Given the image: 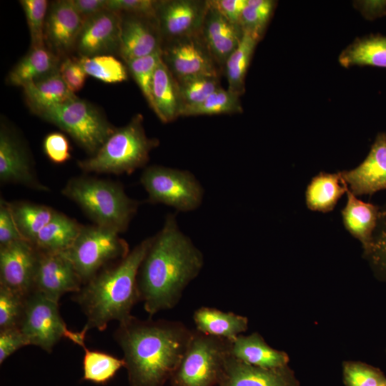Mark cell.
Wrapping results in <instances>:
<instances>
[{"mask_svg": "<svg viewBox=\"0 0 386 386\" xmlns=\"http://www.w3.org/2000/svg\"><path fill=\"white\" fill-rule=\"evenodd\" d=\"M204 264L203 253L181 231L176 214H168L152 237L137 274L139 299L149 317L176 307Z\"/></svg>", "mask_w": 386, "mask_h": 386, "instance_id": "6da1fadb", "label": "cell"}, {"mask_svg": "<svg viewBox=\"0 0 386 386\" xmlns=\"http://www.w3.org/2000/svg\"><path fill=\"white\" fill-rule=\"evenodd\" d=\"M194 330L181 321L140 320L119 323L114 338L121 347L130 386H164L178 367Z\"/></svg>", "mask_w": 386, "mask_h": 386, "instance_id": "7a4b0ae2", "label": "cell"}, {"mask_svg": "<svg viewBox=\"0 0 386 386\" xmlns=\"http://www.w3.org/2000/svg\"><path fill=\"white\" fill-rule=\"evenodd\" d=\"M152 241V237L142 240L124 258L101 269L75 293L74 299L86 317L81 331H103L111 321L121 323L132 316L133 307L140 301L138 271Z\"/></svg>", "mask_w": 386, "mask_h": 386, "instance_id": "3957f363", "label": "cell"}, {"mask_svg": "<svg viewBox=\"0 0 386 386\" xmlns=\"http://www.w3.org/2000/svg\"><path fill=\"white\" fill-rule=\"evenodd\" d=\"M61 193L78 204L95 222L118 233L125 232L139 202L126 194L119 183L91 177L70 179Z\"/></svg>", "mask_w": 386, "mask_h": 386, "instance_id": "277c9868", "label": "cell"}, {"mask_svg": "<svg viewBox=\"0 0 386 386\" xmlns=\"http://www.w3.org/2000/svg\"><path fill=\"white\" fill-rule=\"evenodd\" d=\"M158 145L157 139L147 136L143 117L137 114L115 129L97 152L79 161L78 166L86 172L129 174L146 165L150 152Z\"/></svg>", "mask_w": 386, "mask_h": 386, "instance_id": "5b68a950", "label": "cell"}, {"mask_svg": "<svg viewBox=\"0 0 386 386\" xmlns=\"http://www.w3.org/2000/svg\"><path fill=\"white\" fill-rule=\"evenodd\" d=\"M232 341L195 329L188 347L170 379L172 386H217L231 355Z\"/></svg>", "mask_w": 386, "mask_h": 386, "instance_id": "8992f818", "label": "cell"}, {"mask_svg": "<svg viewBox=\"0 0 386 386\" xmlns=\"http://www.w3.org/2000/svg\"><path fill=\"white\" fill-rule=\"evenodd\" d=\"M34 112L66 132L91 154L115 129L97 108L78 97Z\"/></svg>", "mask_w": 386, "mask_h": 386, "instance_id": "52a82bcc", "label": "cell"}, {"mask_svg": "<svg viewBox=\"0 0 386 386\" xmlns=\"http://www.w3.org/2000/svg\"><path fill=\"white\" fill-rule=\"evenodd\" d=\"M129 252L128 243L119 233L94 224L82 226L72 245L63 252L84 284L107 263L124 258Z\"/></svg>", "mask_w": 386, "mask_h": 386, "instance_id": "ba28073f", "label": "cell"}, {"mask_svg": "<svg viewBox=\"0 0 386 386\" xmlns=\"http://www.w3.org/2000/svg\"><path fill=\"white\" fill-rule=\"evenodd\" d=\"M140 183L148 194V202L163 204L178 212L197 209L202 203L204 190L188 170L152 165L146 167Z\"/></svg>", "mask_w": 386, "mask_h": 386, "instance_id": "9c48e42d", "label": "cell"}, {"mask_svg": "<svg viewBox=\"0 0 386 386\" xmlns=\"http://www.w3.org/2000/svg\"><path fill=\"white\" fill-rule=\"evenodd\" d=\"M19 328L29 345L51 352L69 332L59 310V302L33 291L26 297Z\"/></svg>", "mask_w": 386, "mask_h": 386, "instance_id": "30bf717a", "label": "cell"}, {"mask_svg": "<svg viewBox=\"0 0 386 386\" xmlns=\"http://www.w3.org/2000/svg\"><path fill=\"white\" fill-rule=\"evenodd\" d=\"M162 60L176 79L208 76L219 77V67L199 34L167 43Z\"/></svg>", "mask_w": 386, "mask_h": 386, "instance_id": "8fae6325", "label": "cell"}, {"mask_svg": "<svg viewBox=\"0 0 386 386\" xmlns=\"http://www.w3.org/2000/svg\"><path fill=\"white\" fill-rule=\"evenodd\" d=\"M39 255L25 239L0 246V285L27 297L34 289Z\"/></svg>", "mask_w": 386, "mask_h": 386, "instance_id": "7c38bea8", "label": "cell"}, {"mask_svg": "<svg viewBox=\"0 0 386 386\" xmlns=\"http://www.w3.org/2000/svg\"><path fill=\"white\" fill-rule=\"evenodd\" d=\"M39 252L34 291L59 302L64 294L81 290L83 282L64 252Z\"/></svg>", "mask_w": 386, "mask_h": 386, "instance_id": "4fadbf2b", "label": "cell"}, {"mask_svg": "<svg viewBox=\"0 0 386 386\" xmlns=\"http://www.w3.org/2000/svg\"><path fill=\"white\" fill-rule=\"evenodd\" d=\"M207 8L206 1H159L156 19L162 40L199 34Z\"/></svg>", "mask_w": 386, "mask_h": 386, "instance_id": "5bb4252c", "label": "cell"}, {"mask_svg": "<svg viewBox=\"0 0 386 386\" xmlns=\"http://www.w3.org/2000/svg\"><path fill=\"white\" fill-rule=\"evenodd\" d=\"M121 13L104 10L84 20L75 48L81 56H94L119 49Z\"/></svg>", "mask_w": 386, "mask_h": 386, "instance_id": "9a60e30c", "label": "cell"}, {"mask_svg": "<svg viewBox=\"0 0 386 386\" xmlns=\"http://www.w3.org/2000/svg\"><path fill=\"white\" fill-rule=\"evenodd\" d=\"M0 180L48 191L34 174L31 159L19 137L1 124L0 129Z\"/></svg>", "mask_w": 386, "mask_h": 386, "instance_id": "2e32d148", "label": "cell"}, {"mask_svg": "<svg viewBox=\"0 0 386 386\" xmlns=\"http://www.w3.org/2000/svg\"><path fill=\"white\" fill-rule=\"evenodd\" d=\"M355 196L372 194L386 189V132L379 133L370 150L357 167L339 172Z\"/></svg>", "mask_w": 386, "mask_h": 386, "instance_id": "e0dca14e", "label": "cell"}, {"mask_svg": "<svg viewBox=\"0 0 386 386\" xmlns=\"http://www.w3.org/2000/svg\"><path fill=\"white\" fill-rule=\"evenodd\" d=\"M84 19L71 0L51 3L46 18L44 39L54 54H64L75 48Z\"/></svg>", "mask_w": 386, "mask_h": 386, "instance_id": "ac0fdd59", "label": "cell"}, {"mask_svg": "<svg viewBox=\"0 0 386 386\" xmlns=\"http://www.w3.org/2000/svg\"><path fill=\"white\" fill-rule=\"evenodd\" d=\"M122 19L119 51L126 62L162 50V38L156 19L127 14Z\"/></svg>", "mask_w": 386, "mask_h": 386, "instance_id": "d6986e66", "label": "cell"}, {"mask_svg": "<svg viewBox=\"0 0 386 386\" xmlns=\"http://www.w3.org/2000/svg\"><path fill=\"white\" fill-rule=\"evenodd\" d=\"M217 386H297V382L287 366L262 368L245 363L230 355Z\"/></svg>", "mask_w": 386, "mask_h": 386, "instance_id": "ffe728a7", "label": "cell"}, {"mask_svg": "<svg viewBox=\"0 0 386 386\" xmlns=\"http://www.w3.org/2000/svg\"><path fill=\"white\" fill-rule=\"evenodd\" d=\"M207 6L199 34L218 66L224 67L228 57L239 46L243 31L207 3Z\"/></svg>", "mask_w": 386, "mask_h": 386, "instance_id": "44dd1931", "label": "cell"}, {"mask_svg": "<svg viewBox=\"0 0 386 386\" xmlns=\"http://www.w3.org/2000/svg\"><path fill=\"white\" fill-rule=\"evenodd\" d=\"M231 355L245 363L262 368L287 366L286 352L270 347L257 332L240 335L232 341Z\"/></svg>", "mask_w": 386, "mask_h": 386, "instance_id": "7402d4cb", "label": "cell"}, {"mask_svg": "<svg viewBox=\"0 0 386 386\" xmlns=\"http://www.w3.org/2000/svg\"><path fill=\"white\" fill-rule=\"evenodd\" d=\"M152 95V110L162 122H172L180 116L182 107L177 82L162 59L154 71Z\"/></svg>", "mask_w": 386, "mask_h": 386, "instance_id": "603a6c76", "label": "cell"}, {"mask_svg": "<svg viewBox=\"0 0 386 386\" xmlns=\"http://www.w3.org/2000/svg\"><path fill=\"white\" fill-rule=\"evenodd\" d=\"M195 330L205 335L234 340L248 329L247 317L215 307H201L193 314Z\"/></svg>", "mask_w": 386, "mask_h": 386, "instance_id": "cb8c5ba5", "label": "cell"}, {"mask_svg": "<svg viewBox=\"0 0 386 386\" xmlns=\"http://www.w3.org/2000/svg\"><path fill=\"white\" fill-rule=\"evenodd\" d=\"M346 205L342 210L345 229L358 239L364 250L370 245L375 229L380 208L357 198L347 188Z\"/></svg>", "mask_w": 386, "mask_h": 386, "instance_id": "d4e9b609", "label": "cell"}, {"mask_svg": "<svg viewBox=\"0 0 386 386\" xmlns=\"http://www.w3.org/2000/svg\"><path fill=\"white\" fill-rule=\"evenodd\" d=\"M82 226L66 215L56 212L43 227L32 244L42 252L66 251L78 237Z\"/></svg>", "mask_w": 386, "mask_h": 386, "instance_id": "484cf974", "label": "cell"}, {"mask_svg": "<svg viewBox=\"0 0 386 386\" xmlns=\"http://www.w3.org/2000/svg\"><path fill=\"white\" fill-rule=\"evenodd\" d=\"M26 101L33 112L69 102L77 96L71 91L59 69L23 86Z\"/></svg>", "mask_w": 386, "mask_h": 386, "instance_id": "4316f807", "label": "cell"}, {"mask_svg": "<svg viewBox=\"0 0 386 386\" xmlns=\"http://www.w3.org/2000/svg\"><path fill=\"white\" fill-rule=\"evenodd\" d=\"M56 54L45 46L31 48L13 68L7 76V82L24 86L59 69Z\"/></svg>", "mask_w": 386, "mask_h": 386, "instance_id": "83f0119b", "label": "cell"}, {"mask_svg": "<svg viewBox=\"0 0 386 386\" xmlns=\"http://www.w3.org/2000/svg\"><path fill=\"white\" fill-rule=\"evenodd\" d=\"M347 188L339 172H320L312 179L307 187V207L312 211L331 212Z\"/></svg>", "mask_w": 386, "mask_h": 386, "instance_id": "f1b7e54d", "label": "cell"}, {"mask_svg": "<svg viewBox=\"0 0 386 386\" xmlns=\"http://www.w3.org/2000/svg\"><path fill=\"white\" fill-rule=\"evenodd\" d=\"M344 67L370 66L386 69V36L370 34L356 39L339 56Z\"/></svg>", "mask_w": 386, "mask_h": 386, "instance_id": "f546056e", "label": "cell"}, {"mask_svg": "<svg viewBox=\"0 0 386 386\" xmlns=\"http://www.w3.org/2000/svg\"><path fill=\"white\" fill-rule=\"evenodd\" d=\"M258 39L248 32L243 36L237 48L231 54L224 64L228 82L227 89L240 96L245 91V77Z\"/></svg>", "mask_w": 386, "mask_h": 386, "instance_id": "4dcf8cb0", "label": "cell"}, {"mask_svg": "<svg viewBox=\"0 0 386 386\" xmlns=\"http://www.w3.org/2000/svg\"><path fill=\"white\" fill-rule=\"evenodd\" d=\"M10 204L21 234L31 244L56 212L49 207L31 202H19Z\"/></svg>", "mask_w": 386, "mask_h": 386, "instance_id": "1f68e13d", "label": "cell"}, {"mask_svg": "<svg viewBox=\"0 0 386 386\" xmlns=\"http://www.w3.org/2000/svg\"><path fill=\"white\" fill-rule=\"evenodd\" d=\"M78 345L84 350L83 358V379L96 384H106L122 367H125L124 360L112 355L88 349L84 340Z\"/></svg>", "mask_w": 386, "mask_h": 386, "instance_id": "d6a6232c", "label": "cell"}, {"mask_svg": "<svg viewBox=\"0 0 386 386\" xmlns=\"http://www.w3.org/2000/svg\"><path fill=\"white\" fill-rule=\"evenodd\" d=\"M239 96L220 87L202 102L184 108L180 116L214 115L242 113Z\"/></svg>", "mask_w": 386, "mask_h": 386, "instance_id": "836d02e7", "label": "cell"}, {"mask_svg": "<svg viewBox=\"0 0 386 386\" xmlns=\"http://www.w3.org/2000/svg\"><path fill=\"white\" fill-rule=\"evenodd\" d=\"M87 75L107 84H114L127 79L124 64L112 55L81 56L77 59Z\"/></svg>", "mask_w": 386, "mask_h": 386, "instance_id": "e575fe53", "label": "cell"}, {"mask_svg": "<svg viewBox=\"0 0 386 386\" xmlns=\"http://www.w3.org/2000/svg\"><path fill=\"white\" fill-rule=\"evenodd\" d=\"M176 80L182 110L202 102L221 87L218 76H197Z\"/></svg>", "mask_w": 386, "mask_h": 386, "instance_id": "d590c367", "label": "cell"}, {"mask_svg": "<svg viewBox=\"0 0 386 386\" xmlns=\"http://www.w3.org/2000/svg\"><path fill=\"white\" fill-rule=\"evenodd\" d=\"M276 2L272 0H247L242 13L239 25L259 41L273 14Z\"/></svg>", "mask_w": 386, "mask_h": 386, "instance_id": "8d00e7d4", "label": "cell"}, {"mask_svg": "<svg viewBox=\"0 0 386 386\" xmlns=\"http://www.w3.org/2000/svg\"><path fill=\"white\" fill-rule=\"evenodd\" d=\"M162 59V50L150 55L127 61L134 79L152 109V86L155 69Z\"/></svg>", "mask_w": 386, "mask_h": 386, "instance_id": "74e56055", "label": "cell"}, {"mask_svg": "<svg viewBox=\"0 0 386 386\" xmlns=\"http://www.w3.org/2000/svg\"><path fill=\"white\" fill-rule=\"evenodd\" d=\"M28 24L31 48H40L45 45L44 27L49 10L46 0H21Z\"/></svg>", "mask_w": 386, "mask_h": 386, "instance_id": "f35d334b", "label": "cell"}, {"mask_svg": "<svg viewBox=\"0 0 386 386\" xmlns=\"http://www.w3.org/2000/svg\"><path fill=\"white\" fill-rule=\"evenodd\" d=\"M364 253L375 270L386 279V205L380 209L372 241Z\"/></svg>", "mask_w": 386, "mask_h": 386, "instance_id": "ab89813d", "label": "cell"}, {"mask_svg": "<svg viewBox=\"0 0 386 386\" xmlns=\"http://www.w3.org/2000/svg\"><path fill=\"white\" fill-rule=\"evenodd\" d=\"M26 297L0 285V330L19 327Z\"/></svg>", "mask_w": 386, "mask_h": 386, "instance_id": "60d3db41", "label": "cell"}, {"mask_svg": "<svg viewBox=\"0 0 386 386\" xmlns=\"http://www.w3.org/2000/svg\"><path fill=\"white\" fill-rule=\"evenodd\" d=\"M346 386H379L385 379L382 371L360 362H347L343 365Z\"/></svg>", "mask_w": 386, "mask_h": 386, "instance_id": "b9f144b4", "label": "cell"}, {"mask_svg": "<svg viewBox=\"0 0 386 386\" xmlns=\"http://www.w3.org/2000/svg\"><path fill=\"white\" fill-rule=\"evenodd\" d=\"M159 4L153 0H108L107 9L156 19Z\"/></svg>", "mask_w": 386, "mask_h": 386, "instance_id": "7bdbcfd3", "label": "cell"}, {"mask_svg": "<svg viewBox=\"0 0 386 386\" xmlns=\"http://www.w3.org/2000/svg\"><path fill=\"white\" fill-rule=\"evenodd\" d=\"M43 148L48 158L54 163L62 164L71 157L69 141L60 132L47 134L43 142Z\"/></svg>", "mask_w": 386, "mask_h": 386, "instance_id": "ee69618b", "label": "cell"}, {"mask_svg": "<svg viewBox=\"0 0 386 386\" xmlns=\"http://www.w3.org/2000/svg\"><path fill=\"white\" fill-rule=\"evenodd\" d=\"M24 239L14 218L11 204L1 199L0 201V246ZM26 240V239H25Z\"/></svg>", "mask_w": 386, "mask_h": 386, "instance_id": "f6af8a7d", "label": "cell"}, {"mask_svg": "<svg viewBox=\"0 0 386 386\" xmlns=\"http://www.w3.org/2000/svg\"><path fill=\"white\" fill-rule=\"evenodd\" d=\"M59 72L68 89L75 94L84 85L87 74L78 60L65 59L59 66Z\"/></svg>", "mask_w": 386, "mask_h": 386, "instance_id": "bcb514c9", "label": "cell"}, {"mask_svg": "<svg viewBox=\"0 0 386 386\" xmlns=\"http://www.w3.org/2000/svg\"><path fill=\"white\" fill-rule=\"evenodd\" d=\"M29 345L19 327L0 330V364L20 348Z\"/></svg>", "mask_w": 386, "mask_h": 386, "instance_id": "7dc6e473", "label": "cell"}, {"mask_svg": "<svg viewBox=\"0 0 386 386\" xmlns=\"http://www.w3.org/2000/svg\"><path fill=\"white\" fill-rule=\"evenodd\" d=\"M247 0H209L207 4L232 24L240 26L242 13Z\"/></svg>", "mask_w": 386, "mask_h": 386, "instance_id": "c3c4849f", "label": "cell"}, {"mask_svg": "<svg viewBox=\"0 0 386 386\" xmlns=\"http://www.w3.org/2000/svg\"><path fill=\"white\" fill-rule=\"evenodd\" d=\"M83 19L107 9L108 0H71Z\"/></svg>", "mask_w": 386, "mask_h": 386, "instance_id": "681fc988", "label": "cell"}, {"mask_svg": "<svg viewBox=\"0 0 386 386\" xmlns=\"http://www.w3.org/2000/svg\"><path fill=\"white\" fill-rule=\"evenodd\" d=\"M357 8L368 19H375L386 15V1H363L357 3Z\"/></svg>", "mask_w": 386, "mask_h": 386, "instance_id": "f907efd6", "label": "cell"}, {"mask_svg": "<svg viewBox=\"0 0 386 386\" xmlns=\"http://www.w3.org/2000/svg\"><path fill=\"white\" fill-rule=\"evenodd\" d=\"M379 386H386V379Z\"/></svg>", "mask_w": 386, "mask_h": 386, "instance_id": "816d5d0a", "label": "cell"}]
</instances>
